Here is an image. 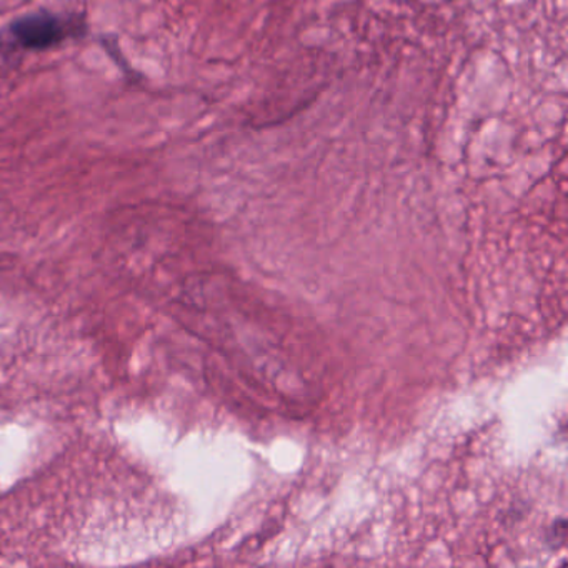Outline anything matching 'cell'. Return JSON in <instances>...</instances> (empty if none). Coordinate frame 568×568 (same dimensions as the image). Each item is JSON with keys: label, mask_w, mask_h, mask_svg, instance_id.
Masks as SVG:
<instances>
[{"label": "cell", "mask_w": 568, "mask_h": 568, "mask_svg": "<svg viewBox=\"0 0 568 568\" xmlns=\"http://www.w3.org/2000/svg\"><path fill=\"white\" fill-rule=\"evenodd\" d=\"M14 49L9 48L4 39L0 38V69L14 64Z\"/></svg>", "instance_id": "2"}, {"label": "cell", "mask_w": 568, "mask_h": 568, "mask_svg": "<svg viewBox=\"0 0 568 568\" xmlns=\"http://www.w3.org/2000/svg\"><path fill=\"white\" fill-rule=\"evenodd\" d=\"M14 44L26 51H48L71 36V24L51 12H36L16 19L9 28Z\"/></svg>", "instance_id": "1"}]
</instances>
